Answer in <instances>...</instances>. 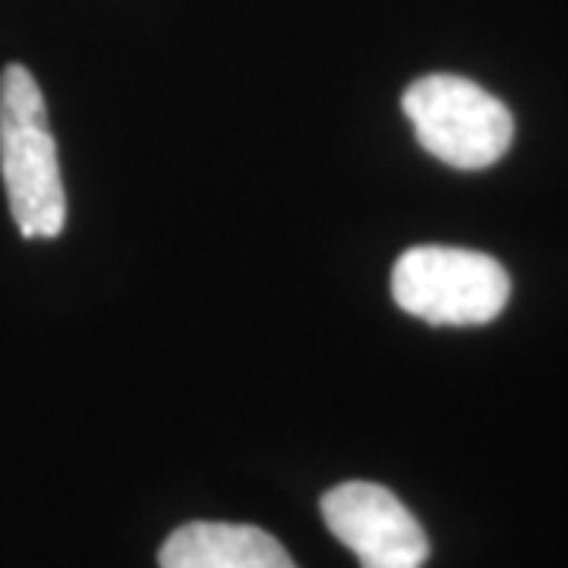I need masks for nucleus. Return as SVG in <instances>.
I'll list each match as a JSON object with an SVG mask.
<instances>
[{
    "mask_svg": "<svg viewBox=\"0 0 568 568\" xmlns=\"http://www.w3.org/2000/svg\"><path fill=\"white\" fill-rule=\"evenodd\" d=\"M511 278L487 253L414 246L392 268V297L429 325H487L508 304Z\"/></svg>",
    "mask_w": 568,
    "mask_h": 568,
    "instance_id": "obj_3",
    "label": "nucleus"
},
{
    "mask_svg": "<svg viewBox=\"0 0 568 568\" xmlns=\"http://www.w3.org/2000/svg\"><path fill=\"white\" fill-rule=\"evenodd\" d=\"M162 568H297L284 547L253 525L193 521L178 528L159 552Z\"/></svg>",
    "mask_w": 568,
    "mask_h": 568,
    "instance_id": "obj_5",
    "label": "nucleus"
},
{
    "mask_svg": "<svg viewBox=\"0 0 568 568\" xmlns=\"http://www.w3.org/2000/svg\"><path fill=\"white\" fill-rule=\"evenodd\" d=\"M0 174L22 237H58L67 224L58 142L39 82L22 63L0 77Z\"/></svg>",
    "mask_w": 568,
    "mask_h": 568,
    "instance_id": "obj_1",
    "label": "nucleus"
},
{
    "mask_svg": "<svg viewBox=\"0 0 568 568\" xmlns=\"http://www.w3.org/2000/svg\"><path fill=\"white\" fill-rule=\"evenodd\" d=\"M328 530L345 544L361 568H424L429 540L407 506L379 484L351 480L323 496Z\"/></svg>",
    "mask_w": 568,
    "mask_h": 568,
    "instance_id": "obj_4",
    "label": "nucleus"
},
{
    "mask_svg": "<svg viewBox=\"0 0 568 568\" xmlns=\"http://www.w3.org/2000/svg\"><path fill=\"white\" fill-rule=\"evenodd\" d=\"M402 108L426 152L462 171L496 164L515 140L511 111L465 77H420L405 89Z\"/></svg>",
    "mask_w": 568,
    "mask_h": 568,
    "instance_id": "obj_2",
    "label": "nucleus"
}]
</instances>
